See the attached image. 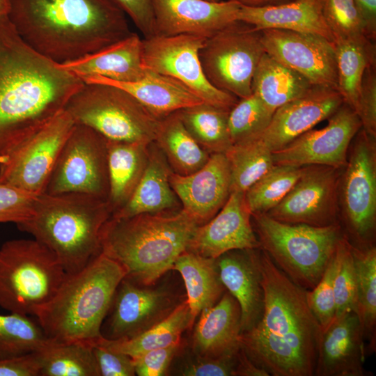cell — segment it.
<instances>
[{
    "label": "cell",
    "mask_w": 376,
    "mask_h": 376,
    "mask_svg": "<svg viewBox=\"0 0 376 376\" xmlns=\"http://www.w3.org/2000/svg\"><path fill=\"white\" fill-rule=\"evenodd\" d=\"M343 169L304 166L284 198L266 214L288 224L323 227L340 223L339 190Z\"/></svg>",
    "instance_id": "15"
},
{
    "label": "cell",
    "mask_w": 376,
    "mask_h": 376,
    "mask_svg": "<svg viewBox=\"0 0 376 376\" xmlns=\"http://www.w3.org/2000/svg\"><path fill=\"white\" fill-rule=\"evenodd\" d=\"M364 18L367 35L372 41L376 37V0H355Z\"/></svg>",
    "instance_id": "53"
},
{
    "label": "cell",
    "mask_w": 376,
    "mask_h": 376,
    "mask_svg": "<svg viewBox=\"0 0 376 376\" xmlns=\"http://www.w3.org/2000/svg\"><path fill=\"white\" fill-rule=\"evenodd\" d=\"M150 144L107 140V202L112 213L129 201L136 189L147 164Z\"/></svg>",
    "instance_id": "30"
},
{
    "label": "cell",
    "mask_w": 376,
    "mask_h": 376,
    "mask_svg": "<svg viewBox=\"0 0 376 376\" xmlns=\"http://www.w3.org/2000/svg\"><path fill=\"white\" fill-rule=\"evenodd\" d=\"M50 342L38 322L29 315L0 313V358L38 352Z\"/></svg>",
    "instance_id": "40"
},
{
    "label": "cell",
    "mask_w": 376,
    "mask_h": 376,
    "mask_svg": "<svg viewBox=\"0 0 376 376\" xmlns=\"http://www.w3.org/2000/svg\"><path fill=\"white\" fill-rule=\"evenodd\" d=\"M64 111L75 124L88 126L114 141L150 144L159 120L127 91L105 83H84Z\"/></svg>",
    "instance_id": "9"
},
{
    "label": "cell",
    "mask_w": 376,
    "mask_h": 376,
    "mask_svg": "<svg viewBox=\"0 0 376 376\" xmlns=\"http://www.w3.org/2000/svg\"><path fill=\"white\" fill-rule=\"evenodd\" d=\"M10 10V0H0V19L8 17Z\"/></svg>",
    "instance_id": "55"
},
{
    "label": "cell",
    "mask_w": 376,
    "mask_h": 376,
    "mask_svg": "<svg viewBox=\"0 0 376 376\" xmlns=\"http://www.w3.org/2000/svg\"><path fill=\"white\" fill-rule=\"evenodd\" d=\"M206 1H220V0H206Z\"/></svg>",
    "instance_id": "56"
},
{
    "label": "cell",
    "mask_w": 376,
    "mask_h": 376,
    "mask_svg": "<svg viewBox=\"0 0 376 376\" xmlns=\"http://www.w3.org/2000/svg\"><path fill=\"white\" fill-rule=\"evenodd\" d=\"M132 20L144 38L155 35L152 0H113Z\"/></svg>",
    "instance_id": "51"
},
{
    "label": "cell",
    "mask_w": 376,
    "mask_h": 376,
    "mask_svg": "<svg viewBox=\"0 0 376 376\" xmlns=\"http://www.w3.org/2000/svg\"><path fill=\"white\" fill-rule=\"evenodd\" d=\"M263 289L260 321L240 334L249 357L273 376H313L321 327L305 289L295 284L259 249Z\"/></svg>",
    "instance_id": "2"
},
{
    "label": "cell",
    "mask_w": 376,
    "mask_h": 376,
    "mask_svg": "<svg viewBox=\"0 0 376 376\" xmlns=\"http://www.w3.org/2000/svg\"><path fill=\"white\" fill-rule=\"evenodd\" d=\"M154 143L173 172L182 175L198 170L210 155L188 132L177 111L159 120Z\"/></svg>",
    "instance_id": "33"
},
{
    "label": "cell",
    "mask_w": 376,
    "mask_h": 376,
    "mask_svg": "<svg viewBox=\"0 0 376 376\" xmlns=\"http://www.w3.org/2000/svg\"><path fill=\"white\" fill-rule=\"evenodd\" d=\"M357 114L361 128L376 137V63L368 67L363 74Z\"/></svg>",
    "instance_id": "48"
},
{
    "label": "cell",
    "mask_w": 376,
    "mask_h": 376,
    "mask_svg": "<svg viewBox=\"0 0 376 376\" xmlns=\"http://www.w3.org/2000/svg\"><path fill=\"white\" fill-rule=\"evenodd\" d=\"M257 249H260V243L244 193L232 191L216 215L197 226L187 251L217 258L233 250Z\"/></svg>",
    "instance_id": "20"
},
{
    "label": "cell",
    "mask_w": 376,
    "mask_h": 376,
    "mask_svg": "<svg viewBox=\"0 0 376 376\" xmlns=\"http://www.w3.org/2000/svg\"><path fill=\"white\" fill-rule=\"evenodd\" d=\"M366 357V343L356 313L335 316L321 331L314 375L371 376L364 367Z\"/></svg>",
    "instance_id": "22"
},
{
    "label": "cell",
    "mask_w": 376,
    "mask_h": 376,
    "mask_svg": "<svg viewBox=\"0 0 376 376\" xmlns=\"http://www.w3.org/2000/svg\"><path fill=\"white\" fill-rule=\"evenodd\" d=\"M343 103L337 90L313 86L304 95L278 108L258 138L272 152L279 150L328 119Z\"/></svg>",
    "instance_id": "23"
},
{
    "label": "cell",
    "mask_w": 376,
    "mask_h": 376,
    "mask_svg": "<svg viewBox=\"0 0 376 376\" xmlns=\"http://www.w3.org/2000/svg\"><path fill=\"white\" fill-rule=\"evenodd\" d=\"M334 258L335 316H338L356 310V274L352 245L345 233L337 244Z\"/></svg>",
    "instance_id": "43"
},
{
    "label": "cell",
    "mask_w": 376,
    "mask_h": 376,
    "mask_svg": "<svg viewBox=\"0 0 376 376\" xmlns=\"http://www.w3.org/2000/svg\"><path fill=\"white\" fill-rule=\"evenodd\" d=\"M274 113L253 93L240 99L228 113L232 145L258 138L269 125Z\"/></svg>",
    "instance_id": "42"
},
{
    "label": "cell",
    "mask_w": 376,
    "mask_h": 376,
    "mask_svg": "<svg viewBox=\"0 0 376 376\" xmlns=\"http://www.w3.org/2000/svg\"><path fill=\"white\" fill-rule=\"evenodd\" d=\"M205 38L194 35L152 36L142 39L146 70L179 81L204 102L230 111L238 98L214 87L206 79L199 58Z\"/></svg>",
    "instance_id": "14"
},
{
    "label": "cell",
    "mask_w": 376,
    "mask_h": 376,
    "mask_svg": "<svg viewBox=\"0 0 376 376\" xmlns=\"http://www.w3.org/2000/svg\"><path fill=\"white\" fill-rule=\"evenodd\" d=\"M352 245L356 274V310L366 341V354L376 350V247Z\"/></svg>",
    "instance_id": "36"
},
{
    "label": "cell",
    "mask_w": 376,
    "mask_h": 376,
    "mask_svg": "<svg viewBox=\"0 0 376 376\" xmlns=\"http://www.w3.org/2000/svg\"><path fill=\"white\" fill-rule=\"evenodd\" d=\"M230 170V191L245 193L274 166L272 152L260 139L233 144L224 153Z\"/></svg>",
    "instance_id": "39"
},
{
    "label": "cell",
    "mask_w": 376,
    "mask_h": 376,
    "mask_svg": "<svg viewBox=\"0 0 376 376\" xmlns=\"http://www.w3.org/2000/svg\"><path fill=\"white\" fill-rule=\"evenodd\" d=\"M349 149L341 175L339 203L350 242L358 247L375 245L376 229L375 137L362 128Z\"/></svg>",
    "instance_id": "11"
},
{
    "label": "cell",
    "mask_w": 376,
    "mask_h": 376,
    "mask_svg": "<svg viewBox=\"0 0 376 376\" xmlns=\"http://www.w3.org/2000/svg\"><path fill=\"white\" fill-rule=\"evenodd\" d=\"M126 15L113 0H10L8 17L31 48L62 64L129 36Z\"/></svg>",
    "instance_id": "3"
},
{
    "label": "cell",
    "mask_w": 376,
    "mask_h": 376,
    "mask_svg": "<svg viewBox=\"0 0 376 376\" xmlns=\"http://www.w3.org/2000/svg\"><path fill=\"white\" fill-rule=\"evenodd\" d=\"M125 276L124 268L102 252L81 270L67 274L35 315L47 337L56 343L91 344L100 338L103 321Z\"/></svg>",
    "instance_id": "5"
},
{
    "label": "cell",
    "mask_w": 376,
    "mask_h": 376,
    "mask_svg": "<svg viewBox=\"0 0 376 376\" xmlns=\"http://www.w3.org/2000/svg\"><path fill=\"white\" fill-rule=\"evenodd\" d=\"M328 120L324 127L311 129L273 152L274 165H324L343 169L361 123L356 112L345 103Z\"/></svg>",
    "instance_id": "16"
},
{
    "label": "cell",
    "mask_w": 376,
    "mask_h": 376,
    "mask_svg": "<svg viewBox=\"0 0 376 376\" xmlns=\"http://www.w3.org/2000/svg\"><path fill=\"white\" fill-rule=\"evenodd\" d=\"M81 79L85 84L105 83L123 88L159 120L182 109L204 102L179 81L148 70L143 77L133 82H118L98 76Z\"/></svg>",
    "instance_id": "28"
},
{
    "label": "cell",
    "mask_w": 376,
    "mask_h": 376,
    "mask_svg": "<svg viewBox=\"0 0 376 376\" xmlns=\"http://www.w3.org/2000/svg\"><path fill=\"white\" fill-rule=\"evenodd\" d=\"M304 166L274 165L245 193L246 205L252 214L267 213L276 206L291 190Z\"/></svg>",
    "instance_id": "41"
},
{
    "label": "cell",
    "mask_w": 376,
    "mask_h": 376,
    "mask_svg": "<svg viewBox=\"0 0 376 376\" xmlns=\"http://www.w3.org/2000/svg\"><path fill=\"white\" fill-rule=\"evenodd\" d=\"M251 221L260 249L306 290L318 284L345 233L340 223L323 227L288 224L265 213L252 214Z\"/></svg>",
    "instance_id": "7"
},
{
    "label": "cell",
    "mask_w": 376,
    "mask_h": 376,
    "mask_svg": "<svg viewBox=\"0 0 376 376\" xmlns=\"http://www.w3.org/2000/svg\"><path fill=\"white\" fill-rule=\"evenodd\" d=\"M75 125L65 111L0 156V183L33 194L45 192L62 147Z\"/></svg>",
    "instance_id": "13"
},
{
    "label": "cell",
    "mask_w": 376,
    "mask_h": 376,
    "mask_svg": "<svg viewBox=\"0 0 376 376\" xmlns=\"http://www.w3.org/2000/svg\"><path fill=\"white\" fill-rule=\"evenodd\" d=\"M80 79L98 76L118 82H133L146 73L142 61V39L135 33L76 60L59 64Z\"/></svg>",
    "instance_id": "25"
},
{
    "label": "cell",
    "mask_w": 376,
    "mask_h": 376,
    "mask_svg": "<svg viewBox=\"0 0 376 376\" xmlns=\"http://www.w3.org/2000/svg\"><path fill=\"white\" fill-rule=\"evenodd\" d=\"M169 180L182 210L198 225L215 216L231 193L230 166L224 153L211 154L201 168L189 175L172 171Z\"/></svg>",
    "instance_id": "21"
},
{
    "label": "cell",
    "mask_w": 376,
    "mask_h": 376,
    "mask_svg": "<svg viewBox=\"0 0 376 376\" xmlns=\"http://www.w3.org/2000/svg\"><path fill=\"white\" fill-rule=\"evenodd\" d=\"M338 77V91L357 113L362 78L368 67L376 63L375 42L359 36L334 43Z\"/></svg>",
    "instance_id": "34"
},
{
    "label": "cell",
    "mask_w": 376,
    "mask_h": 376,
    "mask_svg": "<svg viewBox=\"0 0 376 376\" xmlns=\"http://www.w3.org/2000/svg\"><path fill=\"white\" fill-rule=\"evenodd\" d=\"M40 370L37 352L0 358V376H38Z\"/></svg>",
    "instance_id": "52"
},
{
    "label": "cell",
    "mask_w": 376,
    "mask_h": 376,
    "mask_svg": "<svg viewBox=\"0 0 376 376\" xmlns=\"http://www.w3.org/2000/svg\"><path fill=\"white\" fill-rule=\"evenodd\" d=\"M260 39L265 53L312 85L338 91L334 43L318 35L275 29L260 31Z\"/></svg>",
    "instance_id": "17"
},
{
    "label": "cell",
    "mask_w": 376,
    "mask_h": 376,
    "mask_svg": "<svg viewBox=\"0 0 376 376\" xmlns=\"http://www.w3.org/2000/svg\"><path fill=\"white\" fill-rule=\"evenodd\" d=\"M179 304L171 292L148 288L125 276L112 301L109 335L105 338L116 340L139 335L165 319Z\"/></svg>",
    "instance_id": "18"
},
{
    "label": "cell",
    "mask_w": 376,
    "mask_h": 376,
    "mask_svg": "<svg viewBox=\"0 0 376 376\" xmlns=\"http://www.w3.org/2000/svg\"><path fill=\"white\" fill-rule=\"evenodd\" d=\"M193 333L196 354L221 357L236 354L240 343L241 311L227 291L212 306L203 310Z\"/></svg>",
    "instance_id": "26"
},
{
    "label": "cell",
    "mask_w": 376,
    "mask_h": 376,
    "mask_svg": "<svg viewBox=\"0 0 376 376\" xmlns=\"http://www.w3.org/2000/svg\"><path fill=\"white\" fill-rule=\"evenodd\" d=\"M240 350L235 355L221 357L196 354L194 358L189 360L181 368L180 375L184 376H237Z\"/></svg>",
    "instance_id": "47"
},
{
    "label": "cell",
    "mask_w": 376,
    "mask_h": 376,
    "mask_svg": "<svg viewBox=\"0 0 376 376\" xmlns=\"http://www.w3.org/2000/svg\"><path fill=\"white\" fill-rule=\"evenodd\" d=\"M237 20L258 31L275 29L313 33L334 43L323 15L322 0H294L263 7L241 5Z\"/></svg>",
    "instance_id": "27"
},
{
    "label": "cell",
    "mask_w": 376,
    "mask_h": 376,
    "mask_svg": "<svg viewBox=\"0 0 376 376\" xmlns=\"http://www.w3.org/2000/svg\"><path fill=\"white\" fill-rule=\"evenodd\" d=\"M265 53L260 31L237 21L206 38L199 58L207 81L242 99L252 94V79Z\"/></svg>",
    "instance_id": "10"
},
{
    "label": "cell",
    "mask_w": 376,
    "mask_h": 376,
    "mask_svg": "<svg viewBox=\"0 0 376 376\" xmlns=\"http://www.w3.org/2000/svg\"><path fill=\"white\" fill-rule=\"evenodd\" d=\"M336 269L334 253L318 284L306 290L308 305L321 329L327 328L336 315L334 276Z\"/></svg>",
    "instance_id": "45"
},
{
    "label": "cell",
    "mask_w": 376,
    "mask_h": 376,
    "mask_svg": "<svg viewBox=\"0 0 376 376\" xmlns=\"http://www.w3.org/2000/svg\"><path fill=\"white\" fill-rule=\"evenodd\" d=\"M259 249L233 250L216 258L220 279L240 307L241 333L256 325L263 313Z\"/></svg>",
    "instance_id": "24"
},
{
    "label": "cell",
    "mask_w": 376,
    "mask_h": 376,
    "mask_svg": "<svg viewBox=\"0 0 376 376\" xmlns=\"http://www.w3.org/2000/svg\"><path fill=\"white\" fill-rule=\"evenodd\" d=\"M152 143L148 146L145 170L132 195L111 217L125 218L162 212L176 205L177 196L169 180L171 167L163 153L155 148Z\"/></svg>",
    "instance_id": "29"
},
{
    "label": "cell",
    "mask_w": 376,
    "mask_h": 376,
    "mask_svg": "<svg viewBox=\"0 0 376 376\" xmlns=\"http://www.w3.org/2000/svg\"><path fill=\"white\" fill-rule=\"evenodd\" d=\"M37 195L0 183V223L17 224L29 219Z\"/></svg>",
    "instance_id": "46"
},
{
    "label": "cell",
    "mask_w": 376,
    "mask_h": 376,
    "mask_svg": "<svg viewBox=\"0 0 376 376\" xmlns=\"http://www.w3.org/2000/svg\"><path fill=\"white\" fill-rule=\"evenodd\" d=\"M198 226L183 210L110 217L101 230L102 252L124 268L126 277L151 285L188 250Z\"/></svg>",
    "instance_id": "4"
},
{
    "label": "cell",
    "mask_w": 376,
    "mask_h": 376,
    "mask_svg": "<svg viewBox=\"0 0 376 376\" xmlns=\"http://www.w3.org/2000/svg\"><path fill=\"white\" fill-rule=\"evenodd\" d=\"M322 12L334 43L363 36L368 38L366 22L355 0H322Z\"/></svg>",
    "instance_id": "44"
},
{
    "label": "cell",
    "mask_w": 376,
    "mask_h": 376,
    "mask_svg": "<svg viewBox=\"0 0 376 376\" xmlns=\"http://www.w3.org/2000/svg\"><path fill=\"white\" fill-rule=\"evenodd\" d=\"M172 269L178 271L183 279L194 320L203 310L214 306L225 292L216 258L186 251L177 258Z\"/></svg>",
    "instance_id": "31"
},
{
    "label": "cell",
    "mask_w": 376,
    "mask_h": 376,
    "mask_svg": "<svg viewBox=\"0 0 376 376\" xmlns=\"http://www.w3.org/2000/svg\"><path fill=\"white\" fill-rule=\"evenodd\" d=\"M111 214L101 198L42 193L36 196L31 217L17 226L51 250L67 274H75L102 252L101 230Z\"/></svg>",
    "instance_id": "6"
},
{
    "label": "cell",
    "mask_w": 376,
    "mask_h": 376,
    "mask_svg": "<svg viewBox=\"0 0 376 376\" xmlns=\"http://www.w3.org/2000/svg\"><path fill=\"white\" fill-rule=\"evenodd\" d=\"M227 111L203 102L178 111L185 127L210 155L225 153L232 146Z\"/></svg>",
    "instance_id": "37"
},
{
    "label": "cell",
    "mask_w": 376,
    "mask_h": 376,
    "mask_svg": "<svg viewBox=\"0 0 376 376\" xmlns=\"http://www.w3.org/2000/svg\"><path fill=\"white\" fill-rule=\"evenodd\" d=\"M194 322L185 300L180 302L165 319L139 335L116 340L102 336L100 341L107 347L133 358L148 351L181 342L182 333L190 328Z\"/></svg>",
    "instance_id": "35"
},
{
    "label": "cell",
    "mask_w": 376,
    "mask_h": 376,
    "mask_svg": "<svg viewBox=\"0 0 376 376\" xmlns=\"http://www.w3.org/2000/svg\"><path fill=\"white\" fill-rule=\"evenodd\" d=\"M181 347V342L168 347L148 351L136 357L133 363L139 376H162L167 370Z\"/></svg>",
    "instance_id": "50"
},
{
    "label": "cell",
    "mask_w": 376,
    "mask_h": 376,
    "mask_svg": "<svg viewBox=\"0 0 376 376\" xmlns=\"http://www.w3.org/2000/svg\"><path fill=\"white\" fill-rule=\"evenodd\" d=\"M107 141L92 128L75 124L62 147L44 193H79L107 201Z\"/></svg>",
    "instance_id": "12"
},
{
    "label": "cell",
    "mask_w": 376,
    "mask_h": 376,
    "mask_svg": "<svg viewBox=\"0 0 376 376\" xmlns=\"http://www.w3.org/2000/svg\"><path fill=\"white\" fill-rule=\"evenodd\" d=\"M232 1L249 7H263L288 3L294 0H220Z\"/></svg>",
    "instance_id": "54"
},
{
    "label": "cell",
    "mask_w": 376,
    "mask_h": 376,
    "mask_svg": "<svg viewBox=\"0 0 376 376\" xmlns=\"http://www.w3.org/2000/svg\"><path fill=\"white\" fill-rule=\"evenodd\" d=\"M40 376H100L92 345L51 342L37 352Z\"/></svg>",
    "instance_id": "38"
},
{
    "label": "cell",
    "mask_w": 376,
    "mask_h": 376,
    "mask_svg": "<svg viewBox=\"0 0 376 376\" xmlns=\"http://www.w3.org/2000/svg\"><path fill=\"white\" fill-rule=\"evenodd\" d=\"M84 84L31 48L8 17L0 19V156L63 111Z\"/></svg>",
    "instance_id": "1"
},
{
    "label": "cell",
    "mask_w": 376,
    "mask_h": 376,
    "mask_svg": "<svg viewBox=\"0 0 376 376\" xmlns=\"http://www.w3.org/2000/svg\"><path fill=\"white\" fill-rule=\"evenodd\" d=\"M100 338L91 344L100 376L135 375L132 358L107 347L100 341Z\"/></svg>",
    "instance_id": "49"
},
{
    "label": "cell",
    "mask_w": 376,
    "mask_h": 376,
    "mask_svg": "<svg viewBox=\"0 0 376 376\" xmlns=\"http://www.w3.org/2000/svg\"><path fill=\"white\" fill-rule=\"evenodd\" d=\"M306 78L267 53L262 56L252 79V93L275 111L304 95L312 87Z\"/></svg>",
    "instance_id": "32"
},
{
    "label": "cell",
    "mask_w": 376,
    "mask_h": 376,
    "mask_svg": "<svg viewBox=\"0 0 376 376\" xmlns=\"http://www.w3.org/2000/svg\"><path fill=\"white\" fill-rule=\"evenodd\" d=\"M66 274L56 255L38 240L6 241L0 247V307L35 315Z\"/></svg>",
    "instance_id": "8"
},
{
    "label": "cell",
    "mask_w": 376,
    "mask_h": 376,
    "mask_svg": "<svg viewBox=\"0 0 376 376\" xmlns=\"http://www.w3.org/2000/svg\"><path fill=\"white\" fill-rule=\"evenodd\" d=\"M154 36L208 38L237 22L240 4L232 1L152 0Z\"/></svg>",
    "instance_id": "19"
}]
</instances>
